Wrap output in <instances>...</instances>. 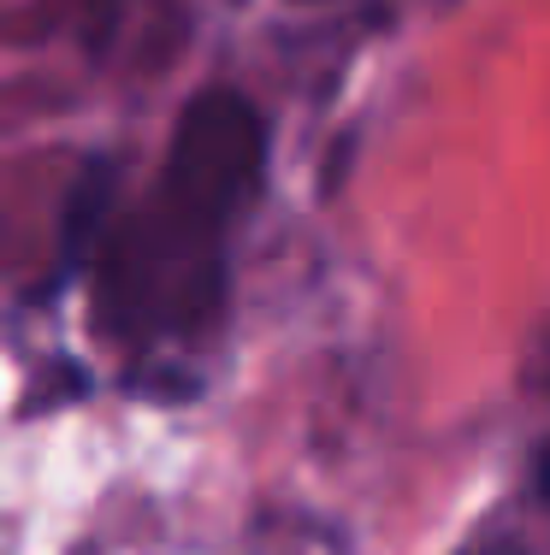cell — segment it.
<instances>
[{
	"instance_id": "cell-2",
	"label": "cell",
	"mask_w": 550,
	"mask_h": 555,
	"mask_svg": "<svg viewBox=\"0 0 550 555\" xmlns=\"http://www.w3.org/2000/svg\"><path fill=\"white\" fill-rule=\"evenodd\" d=\"M107 207H113V166L95 160L77 178L72 202H65V224H60V260H54V284H65L77 267H84L89 243L101 236V224H107Z\"/></svg>"
},
{
	"instance_id": "cell-3",
	"label": "cell",
	"mask_w": 550,
	"mask_h": 555,
	"mask_svg": "<svg viewBox=\"0 0 550 555\" xmlns=\"http://www.w3.org/2000/svg\"><path fill=\"white\" fill-rule=\"evenodd\" d=\"M468 555H527V550L509 544V538H503V544H479V550H468Z\"/></svg>"
},
{
	"instance_id": "cell-1",
	"label": "cell",
	"mask_w": 550,
	"mask_h": 555,
	"mask_svg": "<svg viewBox=\"0 0 550 555\" xmlns=\"http://www.w3.org/2000/svg\"><path fill=\"white\" fill-rule=\"evenodd\" d=\"M267 166V130L231 89L183 107L154 195L113 231L101 255L95 320L113 343L195 332L226 289V231Z\"/></svg>"
}]
</instances>
